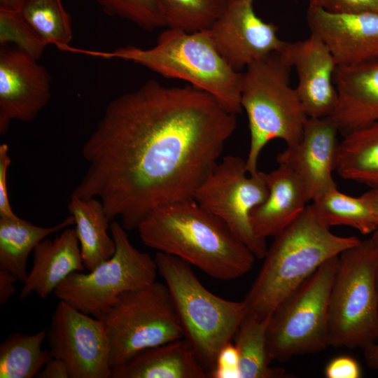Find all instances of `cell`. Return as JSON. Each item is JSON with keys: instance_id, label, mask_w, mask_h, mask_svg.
I'll list each match as a JSON object with an SVG mask.
<instances>
[{"instance_id": "obj_5", "label": "cell", "mask_w": 378, "mask_h": 378, "mask_svg": "<svg viewBox=\"0 0 378 378\" xmlns=\"http://www.w3.org/2000/svg\"><path fill=\"white\" fill-rule=\"evenodd\" d=\"M187 339L209 372L218 354L232 341L247 314L244 301L220 298L207 290L186 261L165 253L154 258Z\"/></svg>"}, {"instance_id": "obj_14", "label": "cell", "mask_w": 378, "mask_h": 378, "mask_svg": "<svg viewBox=\"0 0 378 378\" xmlns=\"http://www.w3.org/2000/svg\"><path fill=\"white\" fill-rule=\"evenodd\" d=\"M50 76L37 60L18 48L0 50V134L12 120L31 122L47 105Z\"/></svg>"}, {"instance_id": "obj_1", "label": "cell", "mask_w": 378, "mask_h": 378, "mask_svg": "<svg viewBox=\"0 0 378 378\" xmlns=\"http://www.w3.org/2000/svg\"><path fill=\"white\" fill-rule=\"evenodd\" d=\"M236 115L191 85L148 80L108 104L83 146L88 167L71 196L96 197L110 220L137 228L155 208L193 198L234 132Z\"/></svg>"}, {"instance_id": "obj_39", "label": "cell", "mask_w": 378, "mask_h": 378, "mask_svg": "<svg viewBox=\"0 0 378 378\" xmlns=\"http://www.w3.org/2000/svg\"><path fill=\"white\" fill-rule=\"evenodd\" d=\"M362 196L365 199L371 207L378 224V188H372L363 194Z\"/></svg>"}, {"instance_id": "obj_22", "label": "cell", "mask_w": 378, "mask_h": 378, "mask_svg": "<svg viewBox=\"0 0 378 378\" xmlns=\"http://www.w3.org/2000/svg\"><path fill=\"white\" fill-rule=\"evenodd\" d=\"M68 209L74 218L84 265L91 271L115 253V241L108 232L111 220L102 202L96 197L71 195Z\"/></svg>"}, {"instance_id": "obj_41", "label": "cell", "mask_w": 378, "mask_h": 378, "mask_svg": "<svg viewBox=\"0 0 378 378\" xmlns=\"http://www.w3.org/2000/svg\"><path fill=\"white\" fill-rule=\"evenodd\" d=\"M376 251L378 255V229L375 230L370 237ZM376 283H377V287L378 290V261H377V265L376 268Z\"/></svg>"}, {"instance_id": "obj_18", "label": "cell", "mask_w": 378, "mask_h": 378, "mask_svg": "<svg viewBox=\"0 0 378 378\" xmlns=\"http://www.w3.org/2000/svg\"><path fill=\"white\" fill-rule=\"evenodd\" d=\"M334 84L337 102L330 117L343 135L378 122V59L337 66Z\"/></svg>"}, {"instance_id": "obj_25", "label": "cell", "mask_w": 378, "mask_h": 378, "mask_svg": "<svg viewBox=\"0 0 378 378\" xmlns=\"http://www.w3.org/2000/svg\"><path fill=\"white\" fill-rule=\"evenodd\" d=\"M312 201L311 206L317 218L328 227L345 225L363 234H372L378 229L372 210L362 195L349 196L335 187L320 193Z\"/></svg>"}, {"instance_id": "obj_26", "label": "cell", "mask_w": 378, "mask_h": 378, "mask_svg": "<svg viewBox=\"0 0 378 378\" xmlns=\"http://www.w3.org/2000/svg\"><path fill=\"white\" fill-rule=\"evenodd\" d=\"M270 317L260 319L246 314L234 336L239 357L240 378H281L283 368L270 366L267 352V330Z\"/></svg>"}, {"instance_id": "obj_40", "label": "cell", "mask_w": 378, "mask_h": 378, "mask_svg": "<svg viewBox=\"0 0 378 378\" xmlns=\"http://www.w3.org/2000/svg\"><path fill=\"white\" fill-rule=\"evenodd\" d=\"M29 0H0V8L21 11Z\"/></svg>"}, {"instance_id": "obj_33", "label": "cell", "mask_w": 378, "mask_h": 378, "mask_svg": "<svg viewBox=\"0 0 378 378\" xmlns=\"http://www.w3.org/2000/svg\"><path fill=\"white\" fill-rule=\"evenodd\" d=\"M309 6L338 13L378 12V0H309Z\"/></svg>"}, {"instance_id": "obj_19", "label": "cell", "mask_w": 378, "mask_h": 378, "mask_svg": "<svg viewBox=\"0 0 378 378\" xmlns=\"http://www.w3.org/2000/svg\"><path fill=\"white\" fill-rule=\"evenodd\" d=\"M268 188L265 200L251 212L255 234L261 239L276 237L302 213L310 201L304 186L286 166L265 173Z\"/></svg>"}, {"instance_id": "obj_12", "label": "cell", "mask_w": 378, "mask_h": 378, "mask_svg": "<svg viewBox=\"0 0 378 378\" xmlns=\"http://www.w3.org/2000/svg\"><path fill=\"white\" fill-rule=\"evenodd\" d=\"M50 353L69 378H111L109 342L102 321L59 300L48 329Z\"/></svg>"}, {"instance_id": "obj_2", "label": "cell", "mask_w": 378, "mask_h": 378, "mask_svg": "<svg viewBox=\"0 0 378 378\" xmlns=\"http://www.w3.org/2000/svg\"><path fill=\"white\" fill-rule=\"evenodd\" d=\"M136 229L147 246L180 258L218 280L244 276L256 258L222 220L193 198L155 208Z\"/></svg>"}, {"instance_id": "obj_34", "label": "cell", "mask_w": 378, "mask_h": 378, "mask_svg": "<svg viewBox=\"0 0 378 378\" xmlns=\"http://www.w3.org/2000/svg\"><path fill=\"white\" fill-rule=\"evenodd\" d=\"M361 374L358 363L348 356L334 358L324 369V375L327 378H359Z\"/></svg>"}, {"instance_id": "obj_32", "label": "cell", "mask_w": 378, "mask_h": 378, "mask_svg": "<svg viewBox=\"0 0 378 378\" xmlns=\"http://www.w3.org/2000/svg\"><path fill=\"white\" fill-rule=\"evenodd\" d=\"M211 378H240L238 351L232 342L219 351L213 368L209 372Z\"/></svg>"}, {"instance_id": "obj_24", "label": "cell", "mask_w": 378, "mask_h": 378, "mask_svg": "<svg viewBox=\"0 0 378 378\" xmlns=\"http://www.w3.org/2000/svg\"><path fill=\"white\" fill-rule=\"evenodd\" d=\"M335 170L344 179L378 188V122L344 135Z\"/></svg>"}, {"instance_id": "obj_38", "label": "cell", "mask_w": 378, "mask_h": 378, "mask_svg": "<svg viewBox=\"0 0 378 378\" xmlns=\"http://www.w3.org/2000/svg\"><path fill=\"white\" fill-rule=\"evenodd\" d=\"M363 349L367 366L372 370H378V340Z\"/></svg>"}, {"instance_id": "obj_11", "label": "cell", "mask_w": 378, "mask_h": 378, "mask_svg": "<svg viewBox=\"0 0 378 378\" xmlns=\"http://www.w3.org/2000/svg\"><path fill=\"white\" fill-rule=\"evenodd\" d=\"M267 195L265 172L249 174L246 160L227 155L217 163L193 199L222 220L256 258L262 259L268 248L266 239L255 234L251 214Z\"/></svg>"}, {"instance_id": "obj_37", "label": "cell", "mask_w": 378, "mask_h": 378, "mask_svg": "<svg viewBox=\"0 0 378 378\" xmlns=\"http://www.w3.org/2000/svg\"><path fill=\"white\" fill-rule=\"evenodd\" d=\"M18 279L13 274L3 270H0V304H4L15 293V281Z\"/></svg>"}, {"instance_id": "obj_9", "label": "cell", "mask_w": 378, "mask_h": 378, "mask_svg": "<svg viewBox=\"0 0 378 378\" xmlns=\"http://www.w3.org/2000/svg\"><path fill=\"white\" fill-rule=\"evenodd\" d=\"M97 318L106 330L111 368L144 349L184 338L169 290L156 281L122 294Z\"/></svg>"}, {"instance_id": "obj_23", "label": "cell", "mask_w": 378, "mask_h": 378, "mask_svg": "<svg viewBox=\"0 0 378 378\" xmlns=\"http://www.w3.org/2000/svg\"><path fill=\"white\" fill-rule=\"evenodd\" d=\"M74 225L72 216L52 227H40L20 217L0 216V270L8 271L23 283L27 276L28 257L50 234Z\"/></svg>"}, {"instance_id": "obj_16", "label": "cell", "mask_w": 378, "mask_h": 378, "mask_svg": "<svg viewBox=\"0 0 378 378\" xmlns=\"http://www.w3.org/2000/svg\"><path fill=\"white\" fill-rule=\"evenodd\" d=\"M338 127L332 118H307L299 141L276 157L278 164L292 170L302 183L310 200L337 187L335 170L339 141Z\"/></svg>"}, {"instance_id": "obj_29", "label": "cell", "mask_w": 378, "mask_h": 378, "mask_svg": "<svg viewBox=\"0 0 378 378\" xmlns=\"http://www.w3.org/2000/svg\"><path fill=\"white\" fill-rule=\"evenodd\" d=\"M230 0H159L168 28L187 32L210 29Z\"/></svg>"}, {"instance_id": "obj_36", "label": "cell", "mask_w": 378, "mask_h": 378, "mask_svg": "<svg viewBox=\"0 0 378 378\" xmlns=\"http://www.w3.org/2000/svg\"><path fill=\"white\" fill-rule=\"evenodd\" d=\"M41 378H69L65 364L59 359L51 356L37 374Z\"/></svg>"}, {"instance_id": "obj_30", "label": "cell", "mask_w": 378, "mask_h": 378, "mask_svg": "<svg viewBox=\"0 0 378 378\" xmlns=\"http://www.w3.org/2000/svg\"><path fill=\"white\" fill-rule=\"evenodd\" d=\"M15 47L38 60L48 45L23 17L21 11L0 8V43Z\"/></svg>"}, {"instance_id": "obj_10", "label": "cell", "mask_w": 378, "mask_h": 378, "mask_svg": "<svg viewBox=\"0 0 378 378\" xmlns=\"http://www.w3.org/2000/svg\"><path fill=\"white\" fill-rule=\"evenodd\" d=\"M115 251L88 273L75 272L54 291L56 297L75 309L95 318L103 316L123 293L155 281V260L136 249L122 224H110Z\"/></svg>"}, {"instance_id": "obj_4", "label": "cell", "mask_w": 378, "mask_h": 378, "mask_svg": "<svg viewBox=\"0 0 378 378\" xmlns=\"http://www.w3.org/2000/svg\"><path fill=\"white\" fill-rule=\"evenodd\" d=\"M76 52L134 62L163 77L188 82L212 95L233 114L242 111V73L222 57L206 30L187 32L169 28L158 36L156 44L148 49L129 46L111 52L80 49Z\"/></svg>"}, {"instance_id": "obj_8", "label": "cell", "mask_w": 378, "mask_h": 378, "mask_svg": "<svg viewBox=\"0 0 378 378\" xmlns=\"http://www.w3.org/2000/svg\"><path fill=\"white\" fill-rule=\"evenodd\" d=\"M337 262L338 255L325 262L272 312L267 330L270 363L330 346L329 300Z\"/></svg>"}, {"instance_id": "obj_27", "label": "cell", "mask_w": 378, "mask_h": 378, "mask_svg": "<svg viewBox=\"0 0 378 378\" xmlns=\"http://www.w3.org/2000/svg\"><path fill=\"white\" fill-rule=\"evenodd\" d=\"M48 329L33 335L14 332L0 345V378H32L52 356L42 349Z\"/></svg>"}, {"instance_id": "obj_20", "label": "cell", "mask_w": 378, "mask_h": 378, "mask_svg": "<svg viewBox=\"0 0 378 378\" xmlns=\"http://www.w3.org/2000/svg\"><path fill=\"white\" fill-rule=\"evenodd\" d=\"M33 253V267L23 282L21 298L36 293L46 299L71 273L85 269L73 228L64 229L53 240L46 238Z\"/></svg>"}, {"instance_id": "obj_3", "label": "cell", "mask_w": 378, "mask_h": 378, "mask_svg": "<svg viewBox=\"0 0 378 378\" xmlns=\"http://www.w3.org/2000/svg\"><path fill=\"white\" fill-rule=\"evenodd\" d=\"M360 241L332 233L307 205L267 248L260 272L244 300L247 314L260 319L270 317L321 265Z\"/></svg>"}, {"instance_id": "obj_35", "label": "cell", "mask_w": 378, "mask_h": 378, "mask_svg": "<svg viewBox=\"0 0 378 378\" xmlns=\"http://www.w3.org/2000/svg\"><path fill=\"white\" fill-rule=\"evenodd\" d=\"M6 144L0 146V216L18 217L13 211L8 198L7 173L11 160Z\"/></svg>"}, {"instance_id": "obj_28", "label": "cell", "mask_w": 378, "mask_h": 378, "mask_svg": "<svg viewBox=\"0 0 378 378\" xmlns=\"http://www.w3.org/2000/svg\"><path fill=\"white\" fill-rule=\"evenodd\" d=\"M21 13L47 44L63 51L70 47L71 20L61 0H29Z\"/></svg>"}, {"instance_id": "obj_7", "label": "cell", "mask_w": 378, "mask_h": 378, "mask_svg": "<svg viewBox=\"0 0 378 378\" xmlns=\"http://www.w3.org/2000/svg\"><path fill=\"white\" fill-rule=\"evenodd\" d=\"M377 261L370 238L338 255L329 300L330 346L364 349L378 340Z\"/></svg>"}, {"instance_id": "obj_15", "label": "cell", "mask_w": 378, "mask_h": 378, "mask_svg": "<svg viewBox=\"0 0 378 378\" xmlns=\"http://www.w3.org/2000/svg\"><path fill=\"white\" fill-rule=\"evenodd\" d=\"M279 53L296 71L298 84L295 89L307 116H331L337 102L334 84L337 65L326 44L311 33L306 39L286 41Z\"/></svg>"}, {"instance_id": "obj_31", "label": "cell", "mask_w": 378, "mask_h": 378, "mask_svg": "<svg viewBox=\"0 0 378 378\" xmlns=\"http://www.w3.org/2000/svg\"><path fill=\"white\" fill-rule=\"evenodd\" d=\"M109 15L129 20L146 30L166 26L159 0H97Z\"/></svg>"}, {"instance_id": "obj_13", "label": "cell", "mask_w": 378, "mask_h": 378, "mask_svg": "<svg viewBox=\"0 0 378 378\" xmlns=\"http://www.w3.org/2000/svg\"><path fill=\"white\" fill-rule=\"evenodd\" d=\"M253 0H230L209 36L222 57L236 71L270 55L280 52L286 43L278 27L255 13Z\"/></svg>"}, {"instance_id": "obj_17", "label": "cell", "mask_w": 378, "mask_h": 378, "mask_svg": "<svg viewBox=\"0 0 378 378\" xmlns=\"http://www.w3.org/2000/svg\"><path fill=\"white\" fill-rule=\"evenodd\" d=\"M307 21L311 33L326 44L337 66L378 59V12L338 13L309 6Z\"/></svg>"}, {"instance_id": "obj_6", "label": "cell", "mask_w": 378, "mask_h": 378, "mask_svg": "<svg viewBox=\"0 0 378 378\" xmlns=\"http://www.w3.org/2000/svg\"><path fill=\"white\" fill-rule=\"evenodd\" d=\"M290 67L279 52L249 64L242 73L241 105L247 115L250 146L246 159L249 174L258 171L260 154L273 139L287 146L300 139L307 116L295 88Z\"/></svg>"}, {"instance_id": "obj_21", "label": "cell", "mask_w": 378, "mask_h": 378, "mask_svg": "<svg viewBox=\"0 0 378 378\" xmlns=\"http://www.w3.org/2000/svg\"><path fill=\"white\" fill-rule=\"evenodd\" d=\"M208 372L186 338L144 349L112 368L111 378H206Z\"/></svg>"}]
</instances>
